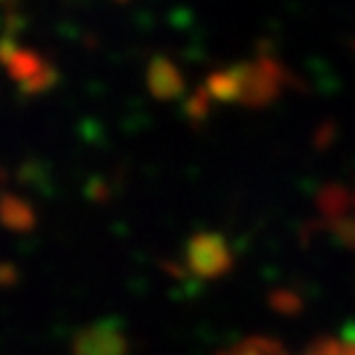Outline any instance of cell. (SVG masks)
Masks as SVG:
<instances>
[{
    "mask_svg": "<svg viewBox=\"0 0 355 355\" xmlns=\"http://www.w3.org/2000/svg\"><path fill=\"white\" fill-rule=\"evenodd\" d=\"M74 355H127V337L116 324H92L76 334Z\"/></svg>",
    "mask_w": 355,
    "mask_h": 355,
    "instance_id": "6da1fadb",
    "label": "cell"
},
{
    "mask_svg": "<svg viewBox=\"0 0 355 355\" xmlns=\"http://www.w3.org/2000/svg\"><path fill=\"white\" fill-rule=\"evenodd\" d=\"M8 3H13V0H0V6H8Z\"/></svg>",
    "mask_w": 355,
    "mask_h": 355,
    "instance_id": "277c9868",
    "label": "cell"
},
{
    "mask_svg": "<svg viewBox=\"0 0 355 355\" xmlns=\"http://www.w3.org/2000/svg\"><path fill=\"white\" fill-rule=\"evenodd\" d=\"M227 250L224 242L218 237H200L192 242L190 248V263L195 271L200 274H218L221 268L227 266Z\"/></svg>",
    "mask_w": 355,
    "mask_h": 355,
    "instance_id": "7a4b0ae2",
    "label": "cell"
},
{
    "mask_svg": "<svg viewBox=\"0 0 355 355\" xmlns=\"http://www.w3.org/2000/svg\"><path fill=\"white\" fill-rule=\"evenodd\" d=\"M234 355H284V353H282L279 347H274V345H245ZM308 355H355V345H324V347L311 350Z\"/></svg>",
    "mask_w": 355,
    "mask_h": 355,
    "instance_id": "3957f363",
    "label": "cell"
}]
</instances>
